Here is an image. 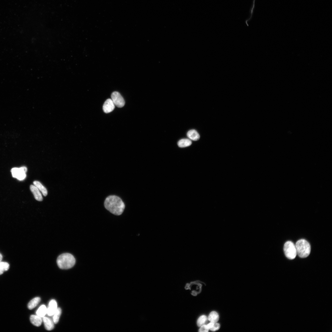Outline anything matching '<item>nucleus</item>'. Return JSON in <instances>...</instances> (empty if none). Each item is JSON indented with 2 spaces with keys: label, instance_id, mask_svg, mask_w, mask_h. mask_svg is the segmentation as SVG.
Instances as JSON below:
<instances>
[{
  "label": "nucleus",
  "instance_id": "obj_16",
  "mask_svg": "<svg viewBox=\"0 0 332 332\" xmlns=\"http://www.w3.org/2000/svg\"><path fill=\"white\" fill-rule=\"evenodd\" d=\"M219 319V315L217 312L215 311L211 312L208 317V319L210 322H217Z\"/></svg>",
  "mask_w": 332,
  "mask_h": 332
},
{
  "label": "nucleus",
  "instance_id": "obj_1",
  "mask_svg": "<svg viewBox=\"0 0 332 332\" xmlns=\"http://www.w3.org/2000/svg\"><path fill=\"white\" fill-rule=\"evenodd\" d=\"M104 205L105 208L112 213L117 215H121L125 208V204L119 197L110 195L105 199Z\"/></svg>",
  "mask_w": 332,
  "mask_h": 332
},
{
  "label": "nucleus",
  "instance_id": "obj_23",
  "mask_svg": "<svg viewBox=\"0 0 332 332\" xmlns=\"http://www.w3.org/2000/svg\"><path fill=\"white\" fill-rule=\"evenodd\" d=\"M255 0H254V2H253V4L252 5V8H251V10H250V11H251V12L250 13H251V16H250V18H248V19H247V20L246 21V22H247V21H249V20H250L251 19V17H252V14H253V10H254V3H255L254 2H255Z\"/></svg>",
  "mask_w": 332,
  "mask_h": 332
},
{
  "label": "nucleus",
  "instance_id": "obj_10",
  "mask_svg": "<svg viewBox=\"0 0 332 332\" xmlns=\"http://www.w3.org/2000/svg\"><path fill=\"white\" fill-rule=\"evenodd\" d=\"M30 189L35 199L39 201H42L43 200V198L42 194L39 191V190L35 185H31L30 186Z\"/></svg>",
  "mask_w": 332,
  "mask_h": 332
},
{
  "label": "nucleus",
  "instance_id": "obj_20",
  "mask_svg": "<svg viewBox=\"0 0 332 332\" xmlns=\"http://www.w3.org/2000/svg\"><path fill=\"white\" fill-rule=\"evenodd\" d=\"M207 318L206 315H202L200 316L197 320V325L199 326H200L204 325L206 321Z\"/></svg>",
  "mask_w": 332,
  "mask_h": 332
},
{
  "label": "nucleus",
  "instance_id": "obj_5",
  "mask_svg": "<svg viewBox=\"0 0 332 332\" xmlns=\"http://www.w3.org/2000/svg\"><path fill=\"white\" fill-rule=\"evenodd\" d=\"M27 171V168L24 166L20 168H14L11 171L13 177L19 180H22L26 178Z\"/></svg>",
  "mask_w": 332,
  "mask_h": 332
},
{
  "label": "nucleus",
  "instance_id": "obj_8",
  "mask_svg": "<svg viewBox=\"0 0 332 332\" xmlns=\"http://www.w3.org/2000/svg\"><path fill=\"white\" fill-rule=\"evenodd\" d=\"M57 304L56 301L54 299L51 300L49 302V305L47 309V314L49 316L53 315L57 309Z\"/></svg>",
  "mask_w": 332,
  "mask_h": 332
},
{
  "label": "nucleus",
  "instance_id": "obj_2",
  "mask_svg": "<svg viewBox=\"0 0 332 332\" xmlns=\"http://www.w3.org/2000/svg\"><path fill=\"white\" fill-rule=\"evenodd\" d=\"M57 262L60 268L67 269L71 268L74 266L75 263V259L72 254L65 253L58 256Z\"/></svg>",
  "mask_w": 332,
  "mask_h": 332
},
{
  "label": "nucleus",
  "instance_id": "obj_17",
  "mask_svg": "<svg viewBox=\"0 0 332 332\" xmlns=\"http://www.w3.org/2000/svg\"><path fill=\"white\" fill-rule=\"evenodd\" d=\"M47 309L44 305H42L37 310L36 312L37 315L42 318L47 314Z\"/></svg>",
  "mask_w": 332,
  "mask_h": 332
},
{
  "label": "nucleus",
  "instance_id": "obj_3",
  "mask_svg": "<svg viewBox=\"0 0 332 332\" xmlns=\"http://www.w3.org/2000/svg\"><path fill=\"white\" fill-rule=\"evenodd\" d=\"M295 247L297 254L302 258H306L310 255V246L307 241L304 239H301L296 243Z\"/></svg>",
  "mask_w": 332,
  "mask_h": 332
},
{
  "label": "nucleus",
  "instance_id": "obj_9",
  "mask_svg": "<svg viewBox=\"0 0 332 332\" xmlns=\"http://www.w3.org/2000/svg\"><path fill=\"white\" fill-rule=\"evenodd\" d=\"M42 321L45 329L48 330H53L54 327V322L50 318L44 316L42 318Z\"/></svg>",
  "mask_w": 332,
  "mask_h": 332
},
{
  "label": "nucleus",
  "instance_id": "obj_19",
  "mask_svg": "<svg viewBox=\"0 0 332 332\" xmlns=\"http://www.w3.org/2000/svg\"><path fill=\"white\" fill-rule=\"evenodd\" d=\"M61 310L60 308H57L56 311L53 314V321L55 324H57L58 322L61 314Z\"/></svg>",
  "mask_w": 332,
  "mask_h": 332
},
{
  "label": "nucleus",
  "instance_id": "obj_24",
  "mask_svg": "<svg viewBox=\"0 0 332 332\" xmlns=\"http://www.w3.org/2000/svg\"><path fill=\"white\" fill-rule=\"evenodd\" d=\"M2 259V255L0 253V262L1 261Z\"/></svg>",
  "mask_w": 332,
  "mask_h": 332
},
{
  "label": "nucleus",
  "instance_id": "obj_18",
  "mask_svg": "<svg viewBox=\"0 0 332 332\" xmlns=\"http://www.w3.org/2000/svg\"><path fill=\"white\" fill-rule=\"evenodd\" d=\"M209 330L215 331L219 330L220 328V325L217 322H210L207 325Z\"/></svg>",
  "mask_w": 332,
  "mask_h": 332
},
{
  "label": "nucleus",
  "instance_id": "obj_6",
  "mask_svg": "<svg viewBox=\"0 0 332 332\" xmlns=\"http://www.w3.org/2000/svg\"><path fill=\"white\" fill-rule=\"evenodd\" d=\"M111 99L113 103L118 107L121 108L125 105L124 100L121 94L118 92L114 91L111 95Z\"/></svg>",
  "mask_w": 332,
  "mask_h": 332
},
{
  "label": "nucleus",
  "instance_id": "obj_7",
  "mask_svg": "<svg viewBox=\"0 0 332 332\" xmlns=\"http://www.w3.org/2000/svg\"><path fill=\"white\" fill-rule=\"evenodd\" d=\"M115 105L111 99H107L104 102L103 109L105 113H109L112 112L114 109Z\"/></svg>",
  "mask_w": 332,
  "mask_h": 332
},
{
  "label": "nucleus",
  "instance_id": "obj_4",
  "mask_svg": "<svg viewBox=\"0 0 332 332\" xmlns=\"http://www.w3.org/2000/svg\"><path fill=\"white\" fill-rule=\"evenodd\" d=\"M284 251L285 256L290 259H294L297 255L295 245L291 241L286 242L284 244Z\"/></svg>",
  "mask_w": 332,
  "mask_h": 332
},
{
  "label": "nucleus",
  "instance_id": "obj_15",
  "mask_svg": "<svg viewBox=\"0 0 332 332\" xmlns=\"http://www.w3.org/2000/svg\"><path fill=\"white\" fill-rule=\"evenodd\" d=\"M41 301V298L39 297H36L32 299L28 304V307L30 310H32L35 308Z\"/></svg>",
  "mask_w": 332,
  "mask_h": 332
},
{
  "label": "nucleus",
  "instance_id": "obj_12",
  "mask_svg": "<svg viewBox=\"0 0 332 332\" xmlns=\"http://www.w3.org/2000/svg\"><path fill=\"white\" fill-rule=\"evenodd\" d=\"M187 136L190 140L194 141L198 140L200 138L199 134L197 131L194 129L189 131L187 133Z\"/></svg>",
  "mask_w": 332,
  "mask_h": 332
},
{
  "label": "nucleus",
  "instance_id": "obj_14",
  "mask_svg": "<svg viewBox=\"0 0 332 332\" xmlns=\"http://www.w3.org/2000/svg\"><path fill=\"white\" fill-rule=\"evenodd\" d=\"M192 142L190 139H182L180 140L178 142V145L180 148H184L190 146Z\"/></svg>",
  "mask_w": 332,
  "mask_h": 332
},
{
  "label": "nucleus",
  "instance_id": "obj_22",
  "mask_svg": "<svg viewBox=\"0 0 332 332\" xmlns=\"http://www.w3.org/2000/svg\"><path fill=\"white\" fill-rule=\"evenodd\" d=\"M199 329V332H207L209 329L207 325H203L200 326Z\"/></svg>",
  "mask_w": 332,
  "mask_h": 332
},
{
  "label": "nucleus",
  "instance_id": "obj_11",
  "mask_svg": "<svg viewBox=\"0 0 332 332\" xmlns=\"http://www.w3.org/2000/svg\"><path fill=\"white\" fill-rule=\"evenodd\" d=\"M30 319L31 323L36 326H40L42 321V318L37 315H31L30 317Z\"/></svg>",
  "mask_w": 332,
  "mask_h": 332
},
{
  "label": "nucleus",
  "instance_id": "obj_21",
  "mask_svg": "<svg viewBox=\"0 0 332 332\" xmlns=\"http://www.w3.org/2000/svg\"><path fill=\"white\" fill-rule=\"evenodd\" d=\"M9 267V264L8 263L1 261L0 262V269L4 271H7Z\"/></svg>",
  "mask_w": 332,
  "mask_h": 332
},
{
  "label": "nucleus",
  "instance_id": "obj_13",
  "mask_svg": "<svg viewBox=\"0 0 332 332\" xmlns=\"http://www.w3.org/2000/svg\"><path fill=\"white\" fill-rule=\"evenodd\" d=\"M33 184L34 185L36 186L38 189L41 191L44 196H46L47 195L48 192L47 189L40 182L38 181H34Z\"/></svg>",
  "mask_w": 332,
  "mask_h": 332
}]
</instances>
